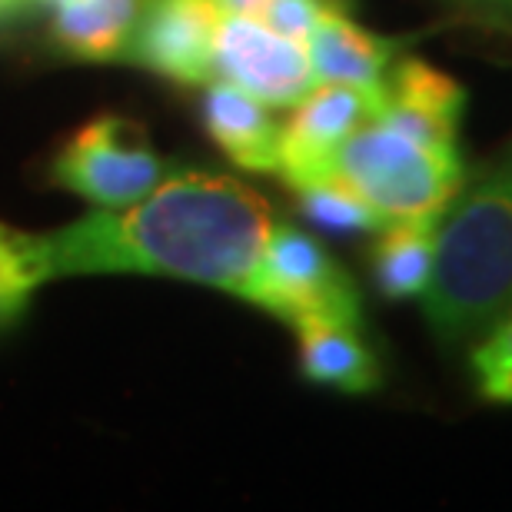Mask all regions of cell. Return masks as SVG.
<instances>
[{
    "mask_svg": "<svg viewBox=\"0 0 512 512\" xmlns=\"http://www.w3.org/2000/svg\"><path fill=\"white\" fill-rule=\"evenodd\" d=\"M44 283H50L44 233H27L0 223V330L14 326L27 313L30 300Z\"/></svg>",
    "mask_w": 512,
    "mask_h": 512,
    "instance_id": "obj_15",
    "label": "cell"
},
{
    "mask_svg": "<svg viewBox=\"0 0 512 512\" xmlns=\"http://www.w3.org/2000/svg\"><path fill=\"white\" fill-rule=\"evenodd\" d=\"M316 80L383 87L386 70L396 57V40L366 30L353 17L350 0H326L313 34L306 37Z\"/></svg>",
    "mask_w": 512,
    "mask_h": 512,
    "instance_id": "obj_10",
    "label": "cell"
},
{
    "mask_svg": "<svg viewBox=\"0 0 512 512\" xmlns=\"http://www.w3.org/2000/svg\"><path fill=\"white\" fill-rule=\"evenodd\" d=\"M293 330L300 336V370L310 383L350 396L380 386V363L360 336V323L310 316L296 320Z\"/></svg>",
    "mask_w": 512,
    "mask_h": 512,
    "instance_id": "obj_12",
    "label": "cell"
},
{
    "mask_svg": "<svg viewBox=\"0 0 512 512\" xmlns=\"http://www.w3.org/2000/svg\"><path fill=\"white\" fill-rule=\"evenodd\" d=\"M247 303L290 326L310 316L363 323L353 276L326 253L320 240L286 223H276L266 240Z\"/></svg>",
    "mask_w": 512,
    "mask_h": 512,
    "instance_id": "obj_5",
    "label": "cell"
},
{
    "mask_svg": "<svg viewBox=\"0 0 512 512\" xmlns=\"http://www.w3.org/2000/svg\"><path fill=\"white\" fill-rule=\"evenodd\" d=\"M296 200L316 227L333 233H376L386 223H393L336 173H323V177L296 187Z\"/></svg>",
    "mask_w": 512,
    "mask_h": 512,
    "instance_id": "obj_16",
    "label": "cell"
},
{
    "mask_svg": "<svg viewBox=\"0 0 512 512\" xmlns=\"http://www.w3.org/2000/svg\"><path fill=\"white\" fill-rule=\"evenodd\" d=\"M383 87V107L376 117L429 147H459L466 94L453 77L406 57L393 67V74H386Z\"/></svg>",
    "mask_w": 512,
    "mask_h": 512,
    "instance_id": "obj_9",
    "label": "cell"
},
{
    "mask_svg": "<svg viewBox=\"0 0 512 512\" xmlns=\"http://www.w3.org/2000/svg\"><path fill=\"white\" fill-rule=\"evenodd\" d=\"M173 160H163L137 120L120 114H100L70 133L54 153L50 177L100 210L130 207L150 197L170 173Z\"/></svg>",
    "mask_w": 512,
    "mask_h": 512,
    "instance_id": "obj_4",
    "label": "cell"
},
{
    "mask_svg": "<svg viewBox=\"0 0 512 512\" xmlns=\"http://www.w3.org/2000/svg\"><path fill=\"white\" fill-rule=\"evenodd\" d=\"M227 14L223 0H143L124 60L180 87L210 84Z\"/></svg>",
    "mask_w": 512,
    "mask_h": 512,
    "instance_id": "obj_6",
    "label": "cell"
},
{
    "mask_svg": "<svg viewBox=\"0 0 512 512\" xmlns=\"http://www.w3.org/2000/svg\"><path fill=\"white\" fill-rule=\"evenodd\" d=\"M423 313L446 346L483 340L512 313V170L473 180L443 213Z\"/></svg>",
    "mask_w": 512,
    "mask_h": 512,
    "instance_id": "obj_2",
    "label": "cell"
},
{
    "mask_svg": "<svg viewBox=\"0 0 512 512\" xmlns=\"http://www.w3.org/2000/svg\"><path fill=\"white\" fill-rule=\"evenodd\" d=\"M463 4H473V7H483V10H496V14L512 17V0H463Z\"/></svg>",
    "mask_w": 512,
    "mask_h": 512,
    "instance_id": "obj_21",
    "label": "cell"
},
{
    "mask_svg": "<svg viewBox=\"0 0 512 512\" xmlns=\"http://www.w3.org/2000/svg\"><path fill=\"white\" fill-rule=\"evenodd\" d=\"M330 173L360 190L386 220H439L466 187L459 147H429L383 117L350 133Z\"/></svg>",
    "mask_w": 512,
    "mask_h": 512,
    "instance_id": "obj_3",
    "label": "cell"
},
{
    "mask_svg": "<svg viewBox=\"0 0 512 512\" xmlns=\"http://www.w3.org/2000/svg\"><path fill=\"white\" fill-rule=\"evenodd\" d=\"M143 0H74L47 10L50 40L74 60H124L127 40L137 27Z\"/></svg>",
    "mask_w": 512,
    "mask_h": 512,
    "instance_id": "obj_13",
    "label": "cell"
},
{
    "mask_svg": "<svg viewBox=\"0 0 512 512\" xmlns=\"http://www.w3.org/2000/svg\"><path fill=\"white\" fill-rule=\"evenodd\" d=\"M439 220H393L376 230L370 266L386 300H409L426 293L436 263Z\"/></svg>",
    "mask_w": 512,
    "mask_h": 512,
    "instance_id": "obj_14",
    "label": "cell"
},
{
    "mask_svg": "<svg viewBox=\"0 0 512 512\" xmlns=\"http://www.w3.org/2000/svg\"><path fill=\"white\" fill-rule=\"evenodd\" d=\"M263 193L227 173L177 167L150 197L94 210L44 233L50 280L64 276H170L247 300L276 227Z\"/></svg>",
    "mask_w": 512,
    "mask_h": 512,
    "instance_id": "obj_1",
    "label": "cell"
},
{
    "mask_svg": "<svg viewBox=\"0 0 512 512\" xmlns=\"http://www.w3.org/2000/svg\"><path fill=\"white\" fill-rule=\"evenodd\" d=\"M217 77L250 90L266 107H293L306 90L316 87L306 44L243 14H227L220 24Z\"/></svg>",
    "mask_w": 512,
    "mask_h": 512,
    "instance_id": "obj_8",
    "label": "cell"
},
{
    "mask_svg": "<svg viewBox=\"0 0 512 512\" xmlns=\"http://www.w3.org/2000/svg\"><path fill=\"white\" fill-rule=\"evenodd\" d=\"M263 4L266 0H223V7H227L230 14H243V17H253Z\"/></svg>",
    "mask_w": 512,
    "mask_h": 512,
    "instance_id": "obj_19",
    "label": "cell"
},
{
    "mask_svg": "<svg viewBox=\"0 0 512 512\" xmlns=\"http://www.w3.org/2000/svg\"><path fill=\"white\" fill-rule=\"evenodd\" d=\"M386 87L336 84L316 80L313 90L293 104L290 120L280 127V177L290 187H303L323 173H330L336 150L373 120L383 107Z\"/></svg>",
    "mask_w": 512,
    "mask_h": 512,
    "instance_id": "obj_7",
    "label": "cell"
},
{
    "mask_svg": "<svg viewBox=\"0 0 512 512\" xmlns=\"http://www.w3.org/2000/svg\"><path fill=\"white\" fill-rule=\"evenodd\" d=\"M323 4L326 0H266L253 14V20H260L263 27L276 30V34L306 44V37L313 34L316 20L323 14Z\"/></svg>",
    "mask_w": 512,
    "mask_h": 512,
    "instance_id": "obj_18",
    "label": "cell"
},
{
    "mask_svg": "<svg viewBox=\"0 0 512 512\" xmlns=\"http://www.w3.org/2000/svg\"><path fill=\"white\" fill-rule=\"evenodd\" d=\"M509 170H512V153H509Z\"/></svg>",
    "mask_w": 512,
    "mask_h": 512,
    "instance_id": "obj_22",
    "label": "cell"
},
{
    "mask_svg": "<svg viewBox=\"0 0 512 512\" xmlns=\"http://www.w3.org/2000/svg\"><path fill=\"white\" fill-rule=\"evenodd\" d=\"M203 127L210 140L247 173L280 170V124L260 97L230 80H210L203 94Z\"/></svg>",
    "mask_w": 512,
    "mask_h": 512,
    "instance_id": "obj_11",
    "label": "cell"
},
{
    "mask_svg": "<svg viewBox=\"0 0 512 512\" xmlns=\"http://www.w3.org/2000/svg\"><path fill=\"white\" fill-rule=\"evenodd\" d=\"M479 396L489 403H512V313L503 316L493 330L483 336V343L469 353Z\"/></svg>",
    "mask_w": 512,
    "mask_h": 512,
    "instance_id": "obj_17",
    "label": "cell"
},
{
    "mask_svg": "<svg viewBox=\"0 0 512 512\" xmlns=\"http://www.w3.org/2000/svg\"><path fill=\"white\" fill-rule=\"evenodd\" d=\"M30 4H34V0H0V24L10 17H17V14H24Z\"/></svg>",
    "mask_w": 512,
    "mask_h": 512,
    "instance_id": "obj_20",
    "label": "cell"
}]
</instances>
